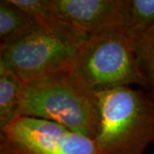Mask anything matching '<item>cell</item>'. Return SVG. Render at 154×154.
I'll list each match as a JSON object with an SVG mask.
<instances>
[{"label":"cell","mask_w":154,"mask_h":154,"mask_svg":"<svg viewBox=\"0 0 154 154\" xmlns=\"http://www.w3.org/2000/svg\"><path fill=\"white\" fill-rule=\"evenodd\" d=\"M136 49L140 67L148 81L149 96L154 101V27L144 34Z\"/></svg>","instance_id":"11"},{"label":"cell","mask_w":154,"mask_h":154,"mask_svg":"<svg viewBox=\"0 0 154 154\" xmlns=\"http://www.w3.org/2000/svg\"><path fill=\"white\" fill-rule=\"evenodd\" d=\"M20 116L54 122L94 140L100 123L96 94L85 88L70 70L23 83Z\"/></svg>","instance_id":"1"},{"label":"cell","mask_w":154,"mask_h":154,"mask_svg":"<svg viewBox=\"0 0 154 154\" xmlns=\"http://www.w3.org/2000/svg\"><path fill=\"white\" fill-rule=\"evenodd\" d=\"M70 71L94 94L132 85L148 89L136 46L121 26L88 34L78 47Z\"/></svg>","instance_id":"2"},{"label":"cell","mask_w":154,"mask_h":154,"mask_svg":"<svg viewBox=\"0 0 154 154\" xmlns=\"http://www.w3.org/2000/svg\"><path fill=\"white\" fill-rule=\"evenodd\" d=\"M121 27L137 47L144 34L154 27V0H123Z\"/></svg>","instance_id":"9"},{"label":"cell","mask_w":154,"mask_h":154,"mask_svg":"<svg viewBox=\"0 0 154 154\" xmlns=\"http://www.w3.org/2000/svg\"><path fill=\"white\" fill-rule=\"evenodd\" d=\"M38 28L36 20L11 0L0 1V45L13 44Z\"/></svg>","instance_id":"8"},{"label":"cell","mask_w":154,"mask_h":154,"mask_svg":"<svg viewBox=\"0 0 154 154\" xmlns=\"http://www.w3.org/2000/svg\"><path fill=\"white\" fill-rule=\"evenodd\" d=\"M58 19L87 34L122 26L123 0H48Z\"/></svg>","instance_id":"6"},{"label":"cell","mask_w":154,"mask_h":154,"mask_svg":"<svg viewBox=\"0 0 154 154\" xmlns=\"http://www.w3.org/2000/svg\"><path fill=\"white\" fill-rule=\"evenodd\" d=\"M0 134L22 154H98L94 139L36 117L20 116Z\"/></svg>","instance_id":"5"},{"label":"cell","mask_w":154,"mask_h":154,"mask_svg":"<svg viewBox=\"0 0 154 154\" xmlns=\"http://www.w3.org/2000/svg\"><path fill=\"white\" fill-rule=\"evenodd\" d=\"M100 123L98 154H143L154 142V101L141 90L123 87L96 93Z\"/></svg>","instance_id":"3"},{"label":"cell","mask_w":154,"mask_h":154,"mask_svg":"<svg viewBox=\"0 0 154 154\" xmlns=\"http://www.w3.org/2000/svg\"><path fill=\"white\" fill-rule=\"evenodd\" d=\"M19 8L36 20L38 24L50 33L82 44L88 34L58 19L50 8L48 0H11Z\"/></svg>","instance_id":"7"},{"label":"cell","mask_w":154,"mask_h":154,"mask_svg":"<svg viewBox=\"0 0 154 154\" xmlns=\"http://www.w3.org/2000/svg\"><path fill=\"white\" fill-rule=\"evenodd\" d=\"M0 154H22L11 140L5 135L0 134Z\"/></svg>","instance_id":"12"},{"label":"cell","mask_w":154,"mask_h":154,"mask_svg":"<svg viewBox=\"0 0 154 154\" xmlns=\"http://www.w3.org/2000/svg\"><path fill=\"white\" fill-rule=\"evenodd\" d=\"M22 81L10 70L0 68V132L19 117Z\"/></svg>","instance_id":"10"},{"label":"cell","mask_w":154,"mask_h":154,"mask_svg":"<svg viewBox=\"0 0 154 154\" xmlns=\"http://www.w3.org/2000/svg\"><path fill=\"white\" fill-rule=\"evenodd\" d=\"M81 44L41 28L7 45H0V68L14 73L22 83L71 69Z\"/></svg>","instance_id":"4"}]
</instances>
